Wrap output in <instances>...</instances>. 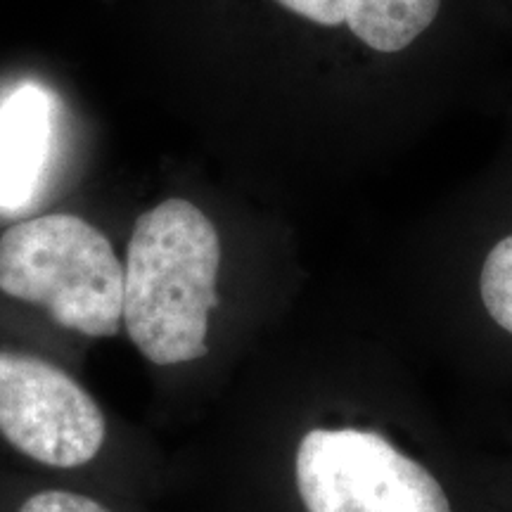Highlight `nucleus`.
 Here are the masks:
<instances>
[{"instance_id":"nucleus-1","label":"nucleus","mask_w":512,"mask_h":512,"mask_svg":"<svg viewBox=\"0 0 512 512\" xmlns=\"http://www.w3.org/2000/svg\"><path fill=\"white\" fill-rule=\"evenodd\" d=\"M219 266V233L200 207L166 200L140 214L128 242L124 323L147 361L178 366L207 354Z\"/></svg>"},{"instance_id":"nucleus-2","label":"nucleus","mask_w":512,"mask_h":512,"mask_svg":"<svg viewBox=\"0 0 512 512\" xmlns=\"http://www.w3.org/2000/svg\"><path fill=\"white\" fill-rule=\"evenodd\" d=\"M0 292L43 306L57 325L112 337L124 323V266L110 240L74 214H46L0 238Z\"/></svg>"},{"instance_id":"nucleus-3","label":"nucleus","mask_w":512,"mask_h":512,"mask_svg":"<svg viewBox=\"0 0 512 512\" xmlns=\"http://www.w3.org/2000/svg\"><path fill=\"white\" fill-rule=\"evenodd\" d=\"M306 512H451L441 484L382 434L311 430L297 448Z\"/></svg>"},{"instance_id":"nucleus-4","label":"nucleus","mask_w":512,"mask_h":512,"mask_svg":"<svg viewBox=\"0 0 512 512\" xmlns=\"http://www.w3.org/2000/svg\"><path fill=\"white\" fill-rule=\"evenodd\" d=\"M0 437L36 463L81 467L102 448L105 415L62 368L0 351Z\"/></svg>"},{"instance_id":"nucleus-5","label":"nucleus","mask_w":512,"mask_h":512,"mask_svg":"<svg viewBox=\"0 0 512 512\" xmlns=\"http://www.w3.org/2000/svg\"><path fill=\"white\" fill-rule=\"evenodd\" d=\"M320 27H347L370 50H406L437 19L441 0H275Z\"/></svg>"},{"instance_id":"nucleus-6","label":"nucleus","mask_w":512,"mask_h":512,"mask_svg":"<svg viewBox=\"0 0 512 512\" xmlns=\"http://www.w3.org/2000/svg\"><path fill=\"white\" fill-rule=\"evenodd\" d=\"M50 105L36 86H22L0 107V209L27 204L46 162Z\"/></svg>"},{"instance_id":"nucleus-7","label":"nucleus","mask_w":512,"mask_h":512,"mask_svg":"<svg viewBox=\"0 0 512 512\" xmlns=\"http://www.w3.org/2000/svg\"><path fill=\"white\" fill-rule=\"evenodd\" d=\"M479 287L489 316L512 335V235L498 242L486 256Z\"/></svg>"},{"instance_id":"nucleus-8","label":"nucleus","mask_w":512,"mask_h":512,"mask_svg":"<svg viewBox=\"0 0 512 512\" xmlns=\"http://www.w3.org/2000/svg\"><path fill=\"white\" fill-rule=\"evenodd\" d=\"M19 512H110L98 501L72 491H41L24 501Z\"/></svg>"}]
</instances>
